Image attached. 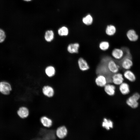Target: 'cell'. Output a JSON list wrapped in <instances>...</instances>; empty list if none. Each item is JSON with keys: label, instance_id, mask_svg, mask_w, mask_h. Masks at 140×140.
Instances as JSON below:
<instances>
[{"label": "cell", "instance_id": "6da1fadb", "mask_svg": "<svg viewBox=\"0 0 140 140\" xmlns=\"http://www.w3.org/2000/svg\"><path fill=\"white\" fill-rule=\"evenodd\" d=\"M124 54L122 57L119 60L115 59L119 65L120 69L125 71L129 70L132 66V58L129 49L126 47H122Z\"/></svg>", "mask_w": 140, "mask_h": 140}, {"label": "cell", "instance_id": "7a4b0ae2", "mask_svg": "<svg viewBox=\"0 0 140 140\" xmlns=\"http://www.w3.org/2000/svg\"><path fill=\"white\" fill-rule=\"evenodd\" d=\"M96 73L97 75H102L105 76L108 83L112 82V77L114 74L109 71L107 67L105 56L102 58L97 66Z\"/></svg>", "mask_w": 140, "mask_h": 140}, {"label": "cell", "instance_id": "3957f363", "mask_svg": "<svg viewBox=\"0 0 140 140\" xmlns=\"http://www.w3.org/2000/svg\"><path fill=\"white\" fill-rule=\"evenodd\" d=\"M107 66L109 71L113 74L118 73L120 69L115 59L109 56H105Z\"/></svg>", "mask_w": 140, "mask_h": 140}, {"label": "cell", "instance_id": "277c9868", "mask_svg": "<svg viewBox=\"0 0 140 140\" xmlns=\"http://www.w3.org/2000/svg\"><path fill=\"white\" fill-rule=\"evenodd\" d=\"M140 98V94L138 93H134L126 101L127 104L131 108L135 109L138 106V101Z\"/></svg>", "mask_w": 140, "mask_h": 140}, {"label": "cell", "instance_id": "5b68a950", "mask_svg": "<svg viewBox=\"0 0 140 140\" xmlns=\"http://www.w3.org/2000/svg\"><path fill=\"white\" fill-rule=\"evenodd\" d=\"M12 87L9 82L5 81L0 82V93L4 95H8L12 90Z\"/></svg>", "mask_w": 140, "mask_h": 140}, {"label": "cell", "instance_id": "8992f818", "mask_svg": "<svg viewBox=\"0 0 140 140\" xmlns=\"http://www.w3.org/2000/svg\"><path fill=\"white\" fill-rule=\"evenodd\" d=\"M67 128L64 125L59 127L56 130V134L57 137L60 139L64 138L67 135Z\"/></svg>", "mask_w": 140, "mask_h": 140}, {"label": "cell", "instance_id": "52a82bcc", "mask_svg": "<svg viewBox=\"0 0 140 140\" xmlns=\"http://www.w3.org/2000/svg\"><path fill=\"white\" fill-rule=\"evenodd\" d=\"M17 113L19 117L21 118L24 119L27 118L29 114L28 109L26 107L22 106L19 108Z\"/></svg>", "mask_w": 140, "mask_h": 140}, {"label": "cell", "instance_id": "ba28073f", "mask_svg": "<svg viewBox=\"0 0 140 140\" xmlns=\"http://www.w3.org/2000/svg\"><path fill=\"white\" fill-rule=\"evenodd\" d=\"M42 90L44 95L48 97H51L54 95V90L53 88L51 86H45L43 87Z\"/></svg>", "mask_w": 140, "mask_h": 140}, {"label": "cell", "instance_id": "9c48e42d", "mask_svg": "<svg viewBox=\"0 0 140 140\" xmlns=\"http://www.w3.org/2000/svg\"><path fill=\"white\" fill-rule=\"evenodd\" d=\"M112 81L115 85H120L124 82V79L122 74L117 73L113 75Z\"/></svg>", "mask_w": 140, "mask_h": 140}, {"label": "cell", "instance_id": "30bf717a", "mask_svg": "<svg viewBox=\"0 0 140 140\" xmlns=\"http://www.w3.org/2000/svg\"><path fill=\"white\" fill-rule=\"evenodd\" d=\"M40 122L43 126L47 128L51 127L52 125L53 122L51 118L46 116L41 117Z\"/></svg>", "mask_w": 140, "mask_h": 140}, {"label": "cell", "instance_id": "8fae6325", "mask_svg": "<svg viewBox=\"0 0 140 140\" xmlns=\"http://www.w3.org/2000/svg\"><path fill=\"white\" fill-rule=\"evenodd\" d=\"M119 89L121 93L124 95L128 94L130 91L129 85L124 82L120 85Z\"/></svg>", "mask_w": 140, "mask_h": 140}, {"label": "cell", "instance_id": "7c38bea8", "mask_svg": "<svg viewBox=\"0 0 140 140\" xmlns=\"http://www.w3.org/2000/svg\"><path fill=\"white\" fill-rule=\"evenodd\" d=\"M78 63L80 69L82 71L87 70L89 68L86 61L82 58H80L79 59Z\"/></svg>", "mask_w": 140, "mask_h": 140}, {"label": "cell", "instance_id": "4fadbf2b", "mask_svg": "<svg viewBox=\"0 0 140 140\" xmlns=\"http://www.w3.org/2000/svg\"><path fill=\"white\" fill-rule=\"evenodd\" d=\"M95 82L97 86L101 87L104 86L107 83L105 77L102 75H98L95 79Z\"/></svg>", "mask_w": 140, "mask_h": 140}, {"label": "cell", "instance_id": "5bb4252c", "mask_svg": "<svg viewBox=\"0 0 140 140\" xmlns=\"http://www.w3.org/2000/svg\"><path fill=\"white\" fill-rule=\"evenodd\" d=\"M80 45L78 43L69 44L67 47L68 52L71 53H78Z\"/></svg>", "mask_w": 140, "mask_h": 140}, {"label": "cell", "instance_id": "9a60e30c", "mask_svg": "<svg viewBox=\"0 0 140 140\" xmlns=\"http://www.w3.org/2000/svg\"><path fill=\"white\" fill-rule=\"evenodd\" d=\"M123 76L126 79L131 82H134L136 80V76L134 73L129 70L125 71Z\"/></svg>", "mask_w": 140, "mask_h": 140}, {"label": "cell", "instance_id": "2e32d148", "mask_svg": "<svg viewBox=\"0 0 140 140\" xmlns=\"http://www.w3.org/2000/svg\"><path fill=\"white\" fill-rule=\"evenodd\" d=\"M127 36L128 39L132 41H136L138 38V36L136 31L133 29L128 31L127 33Z\"/></svg>", "mask_w": 140, "mask_h": 140}, {"label": "cell", "instance_id": "e0dca14e", "mask_svg": "<svg viewBox=\"0 0 140 140\" xmlns=\"http://www.w3.org/2000/svg\"><path fill=\"white\" fill-rule=\"evenodd\" d=\"M123 51L121 48V49L115 48L112 51V56L116 59L119 60L123 56Z\"/></svg>", "mask_w": 140, "mask_h": 140}, {"label": "cell", "instance_id": "ac0fdd59", "mask_svg": "<svg viewBox=\"0 0 140 140\" xmlns=\"http://www.w3.org/2000/svg\"><path fill=\"white\" fill-rule=\"evenodd\" d=\"M104 89L106 93L109 95L113 96L115 94V87L113 85L109 84L106 85Z\"/></svg>", "mask_w": 140, "mask_h": 140}, {"label": "cell", "instance_id": "d6986e66", "mask_svg": "<svg viewBox=\"0 0 140 140\" xmlns=\"http://www.w3.org/2000/svg\"><path fill=\"white\" fill-rule=\"evenodd\" d=\"M82 21L87 26L91 25L93 22V17L90 14H88L82 18Z\"/></svg>", "mask_w": 140, "mask_h": 140}, {"label": "cell", "instance_id": "ffe728a7", "mask_svg": "<svg viewBox=\"0 0 140 140\" xmlns=\"http://www.w3.org/2000/svg\"><path fill=\"white\" fill-rule=\"evenodd\" d=\"M116 31V29L115 27L112 25H108L106 29V33L108 36L113 35L115 33Z\"/></svg>", "mask_w": 140, "mask_h": 140}, {"label": "cell", "instance_id": "44dd1931", "mask_svg": "<svg viewBox=\"0 0 140 140\" xmlns=\"http://www.w3.org/2000/svg\"><path fill=\"white\" fill-rule=\"evenodd\" d=\"M102 125L103 127L108 130L110 128H113V123L110 120L105 118L103 120Z\"/></svg>", "mask_w": 140, "mask_h": 140}, {"label": "cell", "instance_id": "7402d4cb", "mask_svg": "<svg viewBox=\"0 0 140 140\" xmlns=\"http://www.w3.org/2000/svg\"><path fill=\"white\" fill-rule=\"evenodd\" d=\"M45 73L49 77H52L55 74V71L54 67L51 66L47 67L45 69Z\"/></svg>", "mask_w": 140, "mask_h": 140}, {"label": "cell", "instance_id": "603a6c76", "mask_svg": "<svg viewBox=\"0 0 140 140\" xmlns=\"http://www.w3.org/2000/svg\"><path fill=\"white\" fill-rule=\"evenodd\" d=\"M54 37V33L53 31L51 30H47L46 32L45 35V38L47 42L52 41Z\"/></svg>", "mask_w": 140, "mask_h": 140}, {"label": "cell", "instance_id": "cb8c5ba5", "mask_svg": "<svg viewBox=\"0 0 140 140\" xmlns=\"http://www.w3.org/2000/svg\"><path fill=\"white\" fill-rule=\"evenodd\" d=\"M58 33L61 36H67L69 33V30L67 27L63 26L60 28L58 30Z\"/></svg>", "mask_w": 140, "mask_h": 140}, {"label": "cell", "instance_id": "d4e9b609", "mask_svg": "<svg viewBox=\"0 0 140 140\" xmlns=\"http://www.w3.org/2000/svg\"><path fill=\"white\" fill-rule=\"evenodd\" d=\"M109 47V44L107 41H102L99 44V47L100 49L103 51L108 50Z\"/></svg>", "mask_w": 140, "mask_h": 140}, {"label": "cell", "instance_id": "484cf974", "mask_svg": "<svg viewBox=\"0 0 140 140\" xmlns=\"http://www.w3.org/2000/svg\"><path fill=\"white\" fill-rule=\"evenodd\" d=\"M6 36L4 31L0 29V43L3 42L5 40Z\"/></svg>", "mask_w": 140, "mask_h": 140}, {"label": "cell", "instance_id": "4316f807", "mask_svg": "<svg viewBox=\"0 0 140 140\" xmlns=\"http://www.w3.org/2000/svg\"><path fill=\"white\" fill-rule=\"evenodd\" d=\"M23 0L26 1H31V0Z\"/></svg>", "mask_w": 140, "mask_h": 140}]
</instances>
